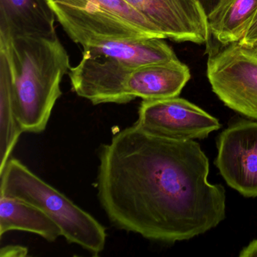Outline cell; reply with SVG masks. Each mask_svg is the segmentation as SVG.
<instances>
[{
    "instance_id": "9c48e42d",
    "label": "cell",
    "mask_w": 257,
    "mask_h": 257,
    "mask_svg": "<svg viewBox=\"0 0 257 257\" xmlns=\"http://www.w3.org/2000/svg\"><path fill=\"white\" fill-rule=\"evenodd\" d=\"M178 43L205 44L210 39L207 13L199 0H126Z\"/></svg>"
},
{
    "instance_id": "9a60e30c",
    "label": "cell",
    "mask_w": 257,
    "mask_h": 257,
    "mask_svg": "<svg viewBox=\"0 0 257 257\" xmlns=\"http://www.w3.org/2000/svg\"><path fill=\"white\" fill-rule=\"evenodd\" d=\"M0 171H2L23 133L16 118V92L13 74L3 52H0Z\"/></svg>"
},
{
    "instance_id": "6da1fadb",
    "label": "cell",
    "mask_w": 257,
    "mask_h": 257,
    "mask_svg": "<svg viewBox=\"0 0 257 257\" xmlns=\"http://www.w3.org/2000/svg\"><path fill=\"white\" fill-rule=\"evenodd\" d=\"M195 141L154 135L136 122L99 151L97 197L112 225L154 241L189 240L225 218L223 186L208 181Z\"/></svg>"
},
{
    "instance_id": "ba28073f",
    "label": "cell",
    "mask_w": 257,
    "mask_h": 257,
    "mask_svg": "<svg viewBox=\"0 0 257 257\" xmlns=\"http://www.w3.org/2000/svg\"><path fill=\"white\" fill-rule=\"evenodd\" d=\"M132 70L116 60L82 52L80 62L68 74L73 91L92 104H122L132 101L127 89Z\"/></svg>"
},
{
    "instance_id": "8992f818",
    "label": "cell",
    "mask_w": 257,
    "mask_h": 257,
    "mask_svg": "<svg viewBox=\"0 0 257 257\" xmlns=\"http://www.w3.org/2000/svg\"><path fill=\"white\" fill-rule=\"evenodd\" d=\"M136 123L158 136L183 141L204 139L221 127L217 118L179 97L143 100Z\"/></svg>"
},
{
    "instance_id": "30bf717a",
    "label": "cell",
    "mask_w": 257,
    "mask_h": 257,
    "mask_svg": "<svg viewBox=\"0 0 257 257\" xmlns=\"http://www.w3.org/2000/svg\"><path fill=\"white\" fill-rule=\"evenodd\" d=\"M191 78L190 70L177 58L168 62L134 69L127 89L132 100L178 97Z\"/></svg>"
},
{
    "instance_id": "d6986e66",
    "label": "cell",
    "mask_w": 257,
    "mask_h": 257,
    "mask_svg": "<svg viewBox=\"0 0 257 257\" xmlns=\"http://www.w3.org/2000/svg\"><path fill=\"white\" fill-rule=\"evenodd\" d=\"M250 48L251 49H252V52H255V54H257V41L255 42V43H254L253 45H252Z\"/></svg>"
},
{
    "instance_id": "8fae6325",
    "label": "cell",
    "mask_w": 257,
    "mask_h": 257,
    "mask_svg": "<svg viewBox=\"0 0 257 257\" xmlns=\"http://www.w3.org/2000/svg\"><path fill=\"white\" fill-rule=\"evenodd\" d=\"M56 20L47 0H0V36L52 37Z\"/></svg>"
},
{
    "instance_id": "52a82bcc",
    "label": "cell",
    "mask_w": 257,
    "mask_h": 257,
    "mask_svg": "<svg viewBox=\"0 0 257 257\" xmlns=\"http://www.w3.org/2000/svg\"><path fill=\"white\" fill-rule=\"evenodd\" d=\"M215 165L230 187L257 198V121L239 120L219 135Z\"/></svg>"
},
{
    "instance_id": "7a4b0ae2",
    "label": "cell",
    "mask_w": 257,
    "mask_h": 257,
    "mask_svg": "<svg viewBox=\"0 0 257 257\" xmlns=\"http://www.w3.org/2000/svg\"><path fill=\"white\" fill-rule=\"evenodd\" d=\"M0 52L13 74L16 115L23 132L40 134L47 127L62 94L61 84L69 73L70 56L58 36H0Z\"/></svg>"
},
{
    "instance_id": "5bb4252c",
    "label": "cell",
    "mask_w": 257,
    "mask_h": 257,
    "mask_svg": "<svg viewBox=\"0 0 257 257\" xmlns=\"http://www.w3.org/2000/svg\"><path fill=\"white\" fill-rule=\"evenodd\" d=\"M257 10V0H218L207 13L210 36L222 46L243 38Z\"/></svg>"
},
{
    "instance_id": "3957f363",
    "label": "cell",
    "mask_w": 257,
    "mask_h": 257,
    "mask_svg": "<svg viewBox=\"0 0 257 257\" xmlns=\"http://www.w3.org/2000/svg\"><path fill=\"white\" fill-rule=\"evenodd\" d=\"M0 177V195L41 209L56 222L69 243L79 245L94 255L103 252L106 240L104 227L20 160L10 159Z\"/></svg>"
},
{
    "instance_id": "ffe728a7",
    "label": "cell",
    "mask_w": 257,
    "mask_h": 257,
    "mask_svg": "<svg viewBox=\"0 0 257 257\" xmlns=\"http://www.w3.org/2000/svg\"><path fill=\"white\" fill-rule=\"evenodd\" d=\"M217 1H218V0H217Z\"/></svg>"
},
{
    "instance_id": "4fadbf2b",
    "label": "cell",
    "mask_w": 257,
    "mask_h": 257,
    "mask_svg": "<svg viewBox=\"0 0 257 257\" xmlns=\"http://www.w3.org/2000/svg\"><path fill=\"white\" fill-rule=\"evenodd\" d=\"M25 231L53 242L62 236L60 227L41 209L17 198L0 195V236Z\"/></svg>"
},
{
    "instance_id": "2e32d148",
    "label": "cell",
    "mask_w": 257,
    "mask_h": 257,
    "mask_svg": "<svg viewBox=\"0 0 257 257\" xmlns=\"http://www.w3.org/2000/svg\"><path fill=\"white\" fill-rule=\"evenodd\" d=\"M257 41V10L243 38L239 43L246 47H251Z\"/></svg>"
},
{
    "instance_id": "ac0fdd59",
    "label": "cell",
    "mask_w": 257,
    "mask_h": 257,
    "mask_svg": "<svg viewBox=\"0 0 257 257\" xmlns=\"http://www.w3.org/2000/svg\"><path fill=\"white\" fill-rule=\"evenodd\" d=\"M240 257H253L257 256V240H252L248 246L242 249Z\"/></svg>"
},
{
    "instance_id": "7c38bea8",
    "label": "cell",
    "mask_w": 257,
    "mask_h": 257,
    "mask_svg": "<svg viewBox=\"0 0 257 257\" xmlns=\"http://www.w3.org/2000/svg\"><path fill=\"white\" fill-rule=\"evenodd\" d=\"M84 53L116 60L132 69L177 59L164 39L100 40L83 48Z\"/></svg>"
},
{
    "instance_id": "5b68a950",
    "label": "cell",
    "mask_w": 257,
    "mask_h": 257,
    "mask_svg": "<svg viewBox=\"0 0 257 257\" xmlns=\"http://www.w3.org/2000/svg\"><path fill=\"white\" fill-rule=\"evenodd\" d=\"M207 75L214 94L230 109L257 119V54L240 43L210 54Z\"/></svg>"
},
{
    "instance_id": "e0dca14e",
    "label": "cell",
    "mask_w": 257,
    "mask_h": 257,
    "mask_svg": "<svg viewBox=\"0 0 257 257\" xmlns=\"http://www.w3.org/2000/svg\"><path fill=\"white\" fill-rule=\"evenodd\" d=\"M0 255L2 257L26 256L28 253V248L20 245H8L1 249Z\"/></svg>"
},
{
    "instance_id": "277c9868",
    "label": "cell",
    "mask_w": 257,
    "mask_h": 257,
    "mask_svg": "<svg viewBox=\"0 0 257 257\" xmlns=\"http://www.w3.org/2000/svg\"><path fill=\"white\" fill-rule=\"evenodd\" d=\"M67 35L82 48L107 40L166 39L126 0H47Z\"/></svg>"
}]
</instances>
